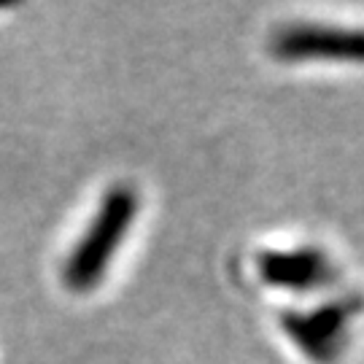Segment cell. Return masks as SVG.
I'll return each mask as SVG.
<instances>
[{
    "mask_svg": "<svg viewBox=\"0 0 364 364\" xmlns=\"http://www.w3.org/2000/svg\"><path fill=\"white\" fill-rule=\"evenodd\" d=\"M138 208H141V200H138V192L132 186L108 189V195L103 197L87 232L81 235V240L73 246L65 262L63 278H65V287L70 291L84 294V291L100 287V281L105 278L111 262L117 257L119 246L124 243V237L135 224Z\"/></svg>",
    "mask_w": 364,
    "mask_h": 364,
    "instance_id": "obj_1",
    "label": "cell"
},
{
    "mask_svg": "<svg viewBox=\"0 0 364 364\" xmlns=\"http://www.w3.org/2000/svg\"><path fill=\"white\" fill-rule=\"evenodd\" d=\"M362 311V302L356 294L346 299H332L313 311H284L281 329L297 346L302 356L313 364H338L346 351L351 321Z\"/></svg>",
    "mask_w": 364,
    "mask_h": 364,
    "instance_id": "obj_2",
    "label": "cell"
},
{
    "mask_svg": "<svg viewBox=\"0 0 364 364\" xmlns=\"http://www.w3.org/2000/svg\"><path fill=\"white\" fill-rule=\"evenodd\" d=\"M257 273L262 284L294 294H311L335 287L338 267L318 246L270 248L257 257Z\"/></svg>",
    "mask_w": 364,
    "mask_h": 364,
    "instance_id": "obj_3",
    "label": "cell"
},
{
    "mask_svg": "<svg viewBox=\"0 0 364 364\" xmlns=\"http://www.w3.org/2000/svg\"><path fill=\"white\" fill-rule=\"evenodd\" d=\"M270 52L281 63H359L362 36L359 30L332 25H287L270 41Z\"/></svg>",
    "mask_w": 364,
    "mask_h": 364,
    "instance_id": "obj_4",
    "label": "cell"
}]
</instances>
